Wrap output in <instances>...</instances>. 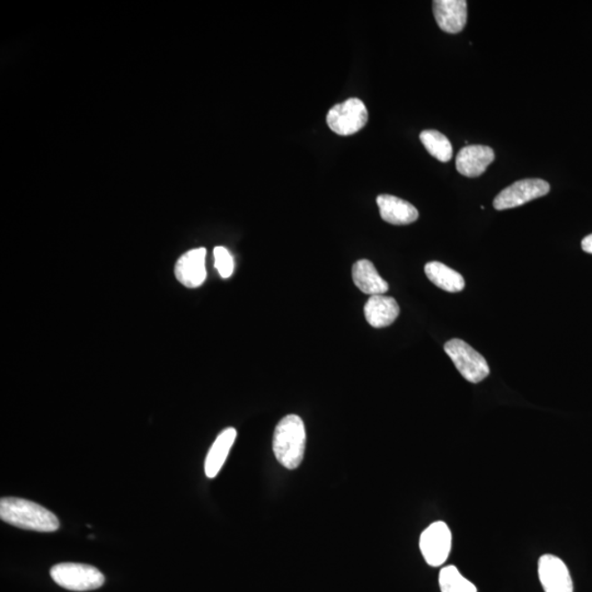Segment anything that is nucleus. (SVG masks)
I'll use <instances>...</instances> for the list:
<instances>
[{
  "instance_id": "1",
  "label": "nucleus",
  "mask_w": 592,
  "mask_h": 592,
  "mask_svg": "<svg viewBox=\"0 0 592 592\" xmlns=\"http://www.w3.org/2000/svg\"><path fill=\"white\" fill-rule=\"evenodd\" d=\"M0 519L24 530L56 532L59 529V521L53 512L36 502L16 497L0 500Z\"/></svg>"
},
{
  "instance_id": "2",
  "label": "nucleus",
  "mask_w": 592,
  "mask_h": 592,
  "mask_svg": "<svg viewBox=\"0 0 592 592\" xmlns=\"http://www.w3.org/2000/svg\"><path fill=\"white\" fill-rule=\"evenodd\" d=\"M306 430L297 415L282 418L273 434L272 449L276 459L287 470H296L305 459Z\"/></svg>"
},
{
  "instance_id": "3",
  "label": "nucleus",
  "mask_w": 592,
  "mask_h": 592,
  "mask_svg": "<svg viewBox=\"0 0 592 592\" xmlns=\"http://www.w3.org/2000/svg\"><path fill=\"white\" fill-rule=\"evenodd\" d=\"M327 124L332 132L341 137H349L362 130L369 120L366 104L358 98L333 106L327 113Z\"/></svg>"
},
{
  "instance_id": "4",
  "label": "nucleus",
  "mask_w": 592,
  "mask_h": 592,
  "mask_svg": "<svg viewBox=\"0 0 592 592\" xmlns=\"http://www.w3.org/2000/svg\"><path fill=\"white\" fill-rule=\"evenodd\" d=\"M445 351L466 381L476 384L490 376V370L485 358L465 341L455 338L446 343Z\"/></svg>"
},
{
  "instance_id": "5",
  "label": "nucleus",
  "mask_w": 592,
  "mask_h": 592,
  "mask_svg": "<svg viewBox=\"0 0 592 592\" xmlns=\"http://www.w3.org/2000/svg\"><path fill=\"white\" fill-rule=\"evenodd\" d=\"M51 577L62 588L91 591L101 588L104 576L96 567L77 563H62L52 567Z\"/></svg>"
},
{
  "instance_id": "6",
  "label": "nucleus",
  "mask_w": 592,
  "mask_h": 592,
  "mask_svg": "<svg viewBox=\"0 0 592 592\" xmlns=\"http://www.w3.org/2000/svg\"><path fill=\"white\" fill-rule=\"evenodd\" d=\"M422 556L428 565L439 567L450 555L452 534L445 522L437 521L422 532L420 541Z\"/></svg>"
},
{
  "instance_id": "7",
  "label": "nucleus",
  "mask_w": 592,
  "mask_h": 592,
  "mask_svg": "<svg viewBox=\"0 0 592 592\" xmlns=\"http://www.w3.org/2000/svg\"><path fill=\"white\" fill-rule=\"evenodd\" d=\"M550 190L549 183L542 179H524L504 189L495 198L494 208L499 211L518 208L537 198L546 196Z\"/></svg>"
},
{
  "instance_id": "8",
  "label": "nucleus",
  "mask_w": 592,
  "mask_h": 592,
  "mask_svg": "<svg viewBox=\"0 0 592 592\" xmlns=\"http://www.w3.org/2000/svg\"><path fill=\"white\" fill-rule=\"evenodd\" d=\"M539 579L545 592H574L573 580L564 561L546 554L539 561Z\"/></svg>"
},
{
  "instance_id": "9",
  "label": "nucleus",
  "mask_w": 592,
  "mask_h": 592,
  "mask_svg": "<svg viewBox=\"0 0 592 592\" xmlns=\"http://www.w3.org/2000/svg\"><path fill=\"white\" fill-rule=\"evenodd\" d=\"M206 257V248H196L183 253L175 267L177 280L187 287H201L207 278Z\"/></svg>"
},
{
  "instance_id": "10",
  "label": "nucleus",
  "mask_w": 592,
  "mask_h": 592,
  "mask_svg": "<svg viewBox=\"0 0 592 592\" xmlns=\"http://www.w3.org/2000/svg\"><path fill=\"white\" fill-rule=\"evenodd\" d=\"M434 14L442 31L460 33L466 26L467 3L465 0H436Z\"/></svg>"
},
{
  "instance_id": "11",
  "label": "nucleus",
  "mask_w": 592,
  "mask_h": 592,
  "mask_svg": "<svg viewBox=\"0 0 592 592\" xmlns=\"http://www.w3.org/2000/svg\"><path fill=\"white\" fill-rule=\"evenodd\" d=\"M495 159L492 148L485 146H467L456 156V169L461 175L475 178L482 175Z\"/></svg>"
},
{
  "instance_id": "12",
  "label": "nucleus",
  "mask_w": 592,
  "mask_h": 592,
  "mask_svg": "<svg viewBox=\"0 0 592 592\" xmlns=\"http://www.w3.org/2000/svg\"><path fill=\"white\" fill-rule=\"evenodd\" d=\"M382 220L393 224V225H407L414 223L420 217L417 208L411 203L402 199L381 195L376 199Z\"/></svg>"
},
{
  "instance_id": "13",
  "label": "nucleus",
  "mask_w": 592,
  "mask_h": 592,
  "mask_svg": "<svg viewBox=\"0 0 592 592\" xmlns=\"http://www.w3.org/2000/svg\"><path fill=\"white\" fill-rule=\"evenodd\" d=\"M400 315V306L395 298L386 296H372L365 305V316L372 327L383 328L393 324Z\"/></svg>"
},
{
  "instance_id": "14",
  "label": "nucleus",
  "mask_w": 592,
  "mask_h": 592,
  "mask_svg": "<svg viewBox=\"0 0 592 592\" xmlns=\"http://www.w3.org/2000/svg\"><path fill=\"white\" fill-rule=\"evenodd\" d=\"M352 280L366 295L382 296L389 291V283L383 278L370 261H357L352 267Z\"/></svg>"
},
{
  "instance_id": "15",
  "label": "nucleus",
  "mask_w": 592,
  "mask_h": 592,
  "mask_svg": "<svg viewBox=\"0 0 592 592\" xmlns=\"http://www.w3.org/2000/svg\"><path fill=\"white\" fill-rule=\"evenodd\" d=\"M237 437L236 429L227 428L223 430L214 441L210 451L208 452L204 471L208 479H214L220 473L224 463H225L228 455L235 442Z\"/></svg>"
},
{
  "instance_id": "16",
  "label": "nucleus",
  "mask_w": 592,
  "mask_h": 592,
  "mask_svg": "<svg viewBox=\"0 0 592 592\" xmlns=\"http://www.w3.org/2000/svg\"><path fill=\"white\" fill-rule=\"evenodd\" d=\"M426 276L437 287L446 292L457 293L464 290L465 281L459 272L444 263L432 261L425 267Z\"/></svg>"
},
{
  "instance_id": "17",
  "label": "nucleus",
  "mask_w": 592,
  "mask_h": 592,
  "mask_svg": "<svg viewBox=\"0 0 592 592\" xmlns=\"http://www.w3.org/2000/svg\"><path fill=\"white\" fill-rule=\"evenodd\" d=\"M420 141L424 144L427 151L442 163L451 161L454 155L452 144L444 134L435 130H426L420 133Z\"/></svg>"
},
{
  "instance_id": "18",
  "label": "nucleus",
  "mask_w": 592,
  "mask_h": 592,
  "mask_svg": "<svg viewBox=\"0 0 592 592\" xmlns=\"http://www.w3.org/2000/svg\"><path fill=\"white\" fill-rule=\"evenodd\" d=\"M441 592H477L474 584L462 576L455 566H446L439 575Z\"/></svg>"
},
{
  "instance_id": "19",
  "label": "nucleus",
  "mask_w": 592,
  "mask_h": 592,
  "mask_svg": "<svg viewBox=\"0 0 592 592\" xmlns=\"http://www.w3.org/2000/svg\"><path fill=\"white\" fill-rule=\"evenodd\" d=\"M214 261H216V268L223 278H230L233 275L235 263H234V258L225 247L218 246L214 248Z\"/></svg>"
},
{
  "instance_id": "20",
  "label": "nucleus",
  "mask_w": 592,
  "mask_h": 592,
  "mask_svg": "<svg viewBox=\"0 0 592 592\" xmlns=\"http://www.w3.org/2000/svg\"><path fill=\"white\" fill-rule=\"evenodd\" d=\"M581 248H583L584 252L592 253V234L584 238L583 242H581Z\"/></svg>"
}]
</instances>
